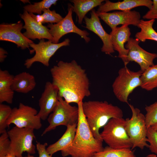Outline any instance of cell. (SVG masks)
<instances>
[{"label":"cell","mask_w":157,"mask_h":157,"mask_svg":"<svg viewBox=\"0 0 157 157\" xmlns=\"http://www.w3.org/2000/svg\"><path fill=\"white\" fill-rule=\"evenodd\" d=\"M68 12L65 17L59 22L55 24H49L47 25L49 32L53 38L54 43H58L59 40L63 36L69 33H73L79 35L85 42H88L90 38L88 37L89 33L87 31L78 28L75 24L72 17L73 6L68 5Z\"/></svg>","instance_id":"obj_11"},{"label":"cell","mask_w":157,"mask_h":157,"mask_svg":"<svg viewBox=\"0 0 157 157\" xmlns=\"http://www.w3.org/2000/svg\"><path fill=\"white\" fill-rule=\"evenodd\" d=\"M6 157H16L14 155L8 153L6 156Z\"/></svg>","instance_id":"obj_38"},{"label":"cell","mask_w":157,"mask_h":157,"mask_svg":"<svg viewBox=\"0 0 157 157\" xmlns=\"http://www.w3.org/2000/svg\"><path fill=\"white\" fill-rule=\"evenodd\" d=\"M153 128L157 130V122L153 124L151 126Z\"/></svg>","instance_id":"obj_36"},{"label":"cell","mask_w":157,"mask_h":157,"mask_svg":"<svg viewBox=\"0 0 157 157\" xmlns=\"http://www.w3.org/2000/svg\"><path fill=\"white\" fill-rule=\"evenodd\" d=\"M59 98L58 90L57 87L52 82H46L39 100L40 110L38 115L41 120L47 119L57 105Z\"/></svg>","instance_id":"obj_15"},{"label":"cell","mask_w":157,"mask_h":157,"mask_svg":"<svg viewBox=\"0 0 157 157\" xmlns=\"http://www.w3.org/2000/svg\"><path fill=\"white\" fill-rule=\"evenodd\" d=\"M12 109L9 105L0 104V133L7 132V121L12 112Z\"/></svg>","instance_id":"obj_28"},{"label":"cell","mask_w":157,"mask_h":157,"mask_svg":"<svg viewBox=\"0 0 157 157\" xmlns=\"http://www.w3.org/2000/svg\"><path fill=\"white\" fill-rule=\"evenodd\" d=\"M97 13L112 30L119 25H131L138 27L141 20L140 13L135 10Z\"/></svg>","instance_id":"obj_13"},{"label":"cell","mask_w":157,"mask_h":157,"mask_svg":"<svg viewBox=\"0 0 157 157\" xmlns=\"http://www.w3.org/2000/svg\"><path fill=\"white\" fill-rule=\"evenodd\" d=\"M38 113L35 108L20 103L18 108L12 109L11 113L7 121L8 127L13 124L20 128L40 129L42 124L41 119Z\"/></svg>","instance_id":"obj_9"},{"label":"cell","mask_w":157,"mask_h":157,"mask_svg":"<svg viewBox=\"0 0 157 157\" xmlns=\"http://www.w3.org/2000/svg\"><path fill=\"white\" fill-rule=\"evenodd\" d=\"M143 72L140 70L134 71L126 66L120 69L112 85L113 92L120 101L129 104V95L137 87L140 86V77Z\"/></svg>","instance_id":"obj_5"},{"label":"cell","mask_w":157,"mask_h":157,"mask_svg":"<svg viewBox=\"0 0 157 157\" xmlns=\"http://www.w3.org/2000/svg\"><path fill=\"white\" fill-rule=\"evenodd\" d=\"M147 142L149 143V148L152 153L157 154V130L151 127H149L147 133Z\"/></svg>","instance_id":"obj_31"},{"label":"cell","mask_w":157,"mask_h":157,"mask_svg":"<svg viewBox=\"0 0 157 157\" xmlns=\"http://www.w3.org/2000/svg\"><path fill=\"white\" fill-rule=\"evenodd\" d=\"M131 34L127 25L117 27L110 33L113 48L118 52V57L122 60L124 66L129 63L127 60L129 50L125 48L124 44L129 40Z\"/></svg>","instance_id":"obj_18"},{"label":"cell","mask_w":157,"mask_h":157,"mask_svg":"<svg viewBox=\"0 0 157 157\" xmlns=\"http://www.w3.org/2000/svg\"><path fill=\"white\" fill-rule=\"evenodd\" d=\"M78 118V107L71 105L59 96L57 105L47 119L49 125L43 131L42 135L59 126L67 127L77 124Z\"/></svg>","instance_id":"obj_7"},{"label":"cell","mask_w":157,"mask_h":157,"mask_svg":"<svg viewBox=\"0 0 157 157\" xmlns=\"http://www.w3.org/2000/svg\"><path fill=\"white\" fill-rule=\"evenodd\" d=\"M21 21L17 23L0 25V40L13 42L22 49H29V44L34 43L21 32L23 28Z\"/></svg>","instance_id":"obj_14"},{"label":"cell","mask_w":157,"mask_h":157,"mask_svg":"<svg viewBox=\"0 0 157 157\" xmlns=\"http://www.w3.org/2000/svg\"><path fill=\"white\" fill-rule=\"evenodd\" d=\"M145 109L146 124L148 129L157 122V101L149 106H146Z\"/></svg>","instance_id":"obj_30"},{"label":"cell","mask_w":157,"mask_h":157,"mask_svg":"<svg viewBox=\"0 0 157 157\" xmlns=\"http://www.w3.org/2000/svg\"><path fill=\"white\" fill-rule=\"evenodd\" d=\"M20 16L24 22L23 28L26 31L23 34L26 38L30 40L46 39L52 40L53 38L49 32V29L37 22L28 12L24 10Z\"/></svg>","instance_id":"obj_17"},{"label":"cell","mask_w":157,"mask_h":157,"mask_svg":"<svg viewBox=\"0 0 157 157\" xmlns=\"http://www.w3.org/2000/svg\"><path fill=\"white\" fill-rule=\"evenodd\" d=\"M100 135L103 141L113 148L131 149L132 147L125 129V119L123 117L110 119L103 127Z\"/></svg>","instance_id":"obj_4"},{"label":"cell","mask_w":157,"mask_h":157,"mask_svg":"<svg viewBox=\"0 0 157 157\" xmlns=\"http://www.w3.org/2000/svg\"><path fill=\"white\" fill-rule=\"evenodd\" d=\"M1 134L0 136V157H6L8 153L10 140L7 132Z\"/></svg>","instance_id":"obj_32"},{"label":"cell","mask_w":157,"mask_h":157,"mask_svg":"<svg viewBox=\"0 0 157 157\" xmlns=\"http://www.w3.org/2000/svg\"><path fill=\"white\" fill-rule=\"evenodd\" d=\"M70 42L69 39L66 38L60 43L55 44L51 40L45 41L43 39L40 40L38 44L33 43L29 44L30 47L33 49L35 54L33 57L25 61L24 65L29 69L33 63L38 62L48 67L50 58L56 51L62 47L69 46Z\"/></svg>","instance_id":"obj_10"},{"label":"cell","mask_w":157,"mask_h":157,"mask_svg":"<svg viewBox=\"0 0 157 157\" xmlns=\"http://www.w3.org/2000/svg\"><path fill=\"white\" fill-rule=\"evenodd\" d=\"M43 12V14L40 15V22L41 23H57L63 19L61 16L57 13L55 10H51L49 9H45Z\"/></svg>","instance_id":"obj_29"},{"label":"cell","mask_w":157,"mask_h":157,"mask_svg":"<svg viewBox=\"0 0 157 157\" xmlns=\"http://www.w3.org/2000/svg\"><path fill=\"white\" fill-rule=\"evenodd\" d=\"M132 112L130 118L125 119V129L132 144V150L138 147L143 149L144 147L148 148L147 142V128L145 117L138 108L128 104Z\"/></svg>","instance_id":"obj_6"},{"label":"cell","mask_w":157,"mask_h":157,"mask_svg":"<svg viewBox=\"0 0 157 157\" xmlns=\"http://www.w3.org/2000/svg\"><path fill=\"white\" fill-rule=\"evenodd\" d=\"M36 85L34 76L23 72L14 76L12 88L14 92L26 94L33 90Z\"/></svg>","instance_id":"obj_20"},{"label":"cell","mask_w":157,"mask_h":157,"mask_svg":"<svg viewBox=\"0 0 157 157\" xmlns=\"http://www.w3.org/2000/svg\"><path fill=\"white\" fill-rule=\"evenodd\" d=\"M14 76L6 70L0 69V103L11 104L14 92L12 85Z\"/></svg>","instance_id":"obj_21"},{"label":"cell","mask_w":157,"mask_h":157,"mask_svg":"<svg viewBox=\"0 0 157 157\" xmlns=\"http://www.w3.org/2000/svg\"><path fill=\"white\" fill-rule=\"evenodd\" d=\"M105 3L99 6L97 13H107L112 10L129 11L138 6H144L150 9L153 4L151 0H124L122 1L113 2L109 0L105 1Z\"/></svg>","instance_id":"obj_19"},{"label":"cell","mask_w":157,"mask_h":157,"mask_svg":"<svg viewBox=\"0 0 157 157\" xmlns=\"http://www.w3.org/2000/svg\"><path fill=\"white\" fill-rule=\"evenodd\" d=\"M34 130L15 126L8 131L10 142L8 153L16 157H23L24 152L31 155L35 154L36 148L33 143L35 138Z\"/></svg>","instance_id":"obj_8"},{"label":"cell","mask_w":157,"mask_h":157,"mask_svg":"<svg viewBox=\"0 0 157 157\" xmlns=\"http://www.w3.org/2000/svg\"><path fill=\"white\" fill-rule=\"evenodd\" d=\"M83 102L77 104L79 118L73 141L70 145L61 151L63 157H93L95 153L104 148L103 141L95 138L90 128L83 112Z\"/></svg>","instance_id":"obj_2"},{"label":"cell","mask_w":157,"mask_h":157,"mask_svg":"<svg viewBox=\"0 0 157 157\" xmlns=\"http://www.w3.org/2000/svg\"><path fill=\"white\" fill-rule=\"evenodd\" d=\"M104 0H72L73 11L78 17V22L81 24L86 14L97 6L101 5Z\"/></svg>","instance_id":"obj_23"},{"label":"cell","mask_w":157,"mask_h":157,"mask_svg":"<svg viewBox=\"0 0 157 157\" xmlns=\"http://www.w3.org/2000/svg\"><path fill=\"white\" fill-rule=\"evenodd\" d=\"M146 157H157V156L154 154H151L148 155Z\"/></svg>","instance_id":"obj_37"},{"label":"cell","mask_w":157,"mask_h":157,"mask_svg":"<svg viewBox=\"0 0 157 157\" xmlns=\"http://www.w3.org/2000/svg\"><path fill=\"white\" fill-rule=\"evenodd\" d=\"M47 143L42 144L37 142L36 148L38 152L39 157H52V156L50 154L47 150Z\"/></svg>","instance_id":"obj_34"},{"label":"cell","mask_w":157,"mask_h":157,"mask_svg":"<svg viewBox=\"0 0 157 157\" xmlns=\"http://www.w3.org/2000/svg\"><path fill=\"white\" fill-rule=\"evenodd\" d=\"M77 124L67 126L65 131L62 137L57 142L49 145L47 148V150L50 154L52 155L56 152L63 150L72 144L75 135Z\"/></svg>","instance_id":"obj_22"},{"label":"cell","mask_w":157,"mask_h":157,"mask_svg":"<svg viewBox=\"0 0 157 157\" xmlns=\"http://www.w3.org/2000/svg\"><path fill=\"white\" fill-rule=\"evenodd\" d=\"M91 17L85 16L84 19L85 27L97 35L103 43L101 51L106 54H110L115 52L112 44L110 34L108 33L103 28L99 17L94 9L91 10Z\"/></svg>","instance_id":"obj_16"},{"label":"cell","mask_w":157,"mask_h":157,"mask_svg":"<svg viewBox=\"0 0 157 157\" xmlns=\"http://www.w3.org/2000/svg\"><path fill=\"white\" fill-rule=\"evenodd\" d=\"M93 157H135L134 151L131 149H115L108 146L95 153Z\"/></svg>","instance_id":"obj_26"},{"label":"cell","mask_w":157,"mask_h":157,"mask_svg":"<svg viewBox=\"0 0 157 157\" xmlns=\"http://www.w3.org/2000/svg\"><path fill=\"white\" fill-rule=\"evenodd\" d=\"M143 18L150 20L157 19V0H153L151 8L142 17Z\"/></svg>","instance_id":"obj_33"},{"label":"cell","mask_w":157,"mask_h":157,"mask_svg":"<svg viewBox=\"0 0 157 157\" xmlns=\"http://www.w3.org/2000/svg\"><path fill=\"white\" fill-rule=\"evenodd\" d=\"M57 0H43L40 2L29 4L24 7V10L29 13L41 14L44 9H49L53 5L56 4Z\"/></svg>","instance_id":"obj_27"},{"label":"cell","mask_w":157,"mask_h":157,"mask_svg":"<svg viewBox=\"0 0 157 157\" xmlns=\"http://www.w3.org/2000/svg\"><path fill=\"white\" fill-rule=\"evenodd\" d=\"M155 21L154 19L147 21L141 19L138 27L140 31L135 34V38L143 42L147 40L157 42V32L153 27Z\"/></svg>","instance_id":"obj_24"},{"label":"cell","mask_w":157,"mask_h":157,"mask_svg":"<svg viewBox=\"0 0 157 157\" xmlns=\"http://www.w3.org/2000/svg\"><path fill=\"white\" fill-rule=\"evenodd\" d=\"M52 83L59 97L67 103L78 104L90 95V82L85 70L74 60L58 62L50 69Z\"/></svg>","instance_id":"obj_1"},{"label":"cell","mask_w":157,"mask_h":157,"mask_svg":"<svg viewBox=\"0 0 157 157\" xmlns=\"http://www.w3.org/2000/svg\"><path fill=\"white\" fill-rule=\"evenodd\" d=\"M24 157H34L33 156L31 155V154H28V155Z\"/></svg>","instance_id":"obj_39"},{"label":"cell","mask_w":157,"mask_h":157,"mask_svg":"<svg viewBox=\"0 0 157 157\" xmlns=\"http://www.w3.org/2000/svg\"><path fill=\"white\" fill-rule=\"evenodd\" d=\"M82 106L84 114L93 136L102 141L100 129L110 119L123 116L122 110L119 107L106 101H88L83 102Z\"/></svg>","instance_id":"obj_3"},{"label":"cell","mask_w":157,"mask_h":157,"mask_svg":"<svg viewBox=\"0 0 157 157\" xmlns=\"http://www.w3.org/2000/svg\"><path fill=\"white\" fill-rule=\"evenodd\" d=\"M140 41L136 38H130L125 45L128 50L127 60L129 63L134 61L140 66L143 72L148 68L154 64V60L157 58V54L148 52L139 45Z\"/></svg>","instance_id":"obj_12"},{"label":"cell","mask_w":157,"mask_h":157,"mask_svg":"<svg viewBox=\"0 0 157 157\" xmlns=\"http://www.w3.org/2000/svg\"><path fill=\"white\" fill-rule=\"evenodd\" d=\"M140 87L147 91L157 88V64L150 67L142 74Z\"/></svg>","instance_id":"obj_25"},{"label":"cell","mask_w":157,"mask_h":157,"mask_svg":"<svg viewBox=\"0 0 157 157\" xmlns=\"http://www.w3.org/2000/svg\"><path fill=\"white\" fill-rule=\"evenodd\" d=\"M7 52L2 48H0V62H3L7 56Z\"/></svg>","instance_id":"obj_35"}]
</instances>
